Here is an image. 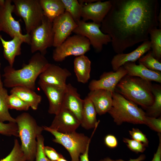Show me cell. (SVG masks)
I'll return each instance as SVG.
<instances>
[{
  "label": "cell",
  "mask_w": 161,
  "mask_h": 161,
  "mask_svg": "<svg viewBox=\"0 0 161 161\" xmlns=\"http://www.w3.org/2000/svg\"><path fill=\"white\" fill-rule=\"evenodd\" d=\"M112 5L101 24L100 30L111 38L117 54L148 41L150 31L157 28V0H111Z\"/></svg>",
  "instance_id": "6da1fadb"
},
{
  "label": "cell",
  "mask_w": 161,
  "mask_h": 161,
  "mask_svg": "<svg viewBox=\"0 0 161 161\" xmlns=\"http://www.w3.org/2000/svg\"><path fill=\"white\" fill-rule=\"evenodd\" d=\"M49 64L44 56L38 52L32 56L28 64H24L20 69L7 66L2 75L3 85L8 88L24 87L35 91L36 79Z\"/></svg>",
  "instance_id": "7a4b0ae2"
},
{
  "label": "cell",
  "mask_w": 161,
  "mask_h": 161,
  "mask_svg": "<svg viewBox=\"0 0 161 161\" xmlns=\"http://www.w3.org/2000/svg\"><path fill=\"white\" fill-rule=\"evenodd\" d=\"M151 82L126 75L117 85L115 92L146 109L154 102Z\"/></svg>",
  "instance_id": "3957f363"
},
{
  "label": "cell",
  "mask_w": 161,
  "mask_h": 161,
  "mask_svg": "<svg viewBox=\"0 0 161 161\" xmlns=\"http://www.w3.org/2000/svg\"><path fill=\"white\" fill-rule=\"evenodd\" d=\"M15 119L21 148L26 161H34L37 149V138L44 130L29 113L23 112Z\"/></svg>",
  "instance_id": "277c9868"
},
{
  "label": "cell",
  "mask_w": 161,
  "mask_h": 161,
  "mask_svg": "<svg viewBox=\"0 0 161 161\" xmlns=\"http://www.w3.org/2000/svg\"><path fill=\"white\" fill-rule=\"evenodd\" d=\"M112 106L108 112L117 125L124 122L145 124L147 116L137 104L114 92Z\"/></svg>",
  "instance_id": "5b68a950"
},
{
  "label": "cell",
  "mask_w": 161,
  "mask_h": 161,
  "mask_svg": "<svg viewBox=\"0 0 161 161\" xmlns=\"http://www.w3.org/2000/svg\"><path fill=\"white\" fill-rule=\"evenodd\" d=\"M98 124L94 128L90 138L83 133L76 131L69 134H63L52 129L49 127L42 126L44 129L51 133L54 137L52 141L62 145L70 156L71 161H80V155L85 151Z\"/></svg>",
  "instance_id": "8992f818"
},
{
  "label": "cell",
  "mask_w": 161,
  "mask_h": 161,
  "mask_svg": "<svg viewBox=\"0 0 161 161\" xmlns=\"http://www.w3.org/2000/svg\"><path fill=\"white\" fill-rule=\"evenodd\" d=\"M13 12L23 20L26 33L40 25L44 18L39 0H13Z\"/></svg>",
  "instance_id": "52a82bcc"
},
{
  "label": "cell",
  "mask_w": 161,
  "mask_h": 161,
  "mask_svg": "<svg viewBox=\"0 0 161 161\" xmlns=\"http://www.w3.org/2000/svg\"><path fill=\"white\" fill-rule=\"evenodd\" d=\"M89 40L82 35L75 34L68 37L60 45L55 47L52 53L54 60L61 62L70 55H84L90 49Z\"/></svg>",
  "instance_id": "ba28073f"
},
{
  "label": "cell",
  "mask_w": 161,
  "mask_h": 161,
  "mask_svg": "<svg viewBox=\"0 0 161 161\" xmlns=\"http://www.w3.org/2000/svg\"><path fill=\"white\" fill-rule=\"evenodd\" d=\"M31 51L36 52L44 56L49 47L53 46L54 33L52 22L44 16L41 24L30 32Z\"/></svg>",
  "instance_id": "9c48e42d"
},
{
  "label": "cell",
  "mask_w": 161,
  "mask_h": 161,
  "mask_svg": "<svg viewBox=\"0 0 161 161\" xmlns=\"http://www.w3.org/2000/svg\"><path fill=\"white\" fill-rule=\"evenodd\" d=\"M77 24V27L73 32L87 38L96 52H100L103 45L111 42L110 36L101 30L100 25L92 22H86L81 20Z\"/></svg>",
  "instance_id": "30bf717a"
},
{
  "label": "cell",
  "mask_w": 161,
  "mask_h": 161,
  "mask_svg": "<svg viewBox=\"0 0 161 161\" xmlns=\"http://www.w3.org/2000/svg\"><path fill=\"white\" fill-rule=\"evenodd\" d=\"M12 0H6L4 4L0 6V20L2 31L6 33L12 38L18 37L24 41V43L30 44V34H22L19 21L13 17L14 6L12 4Z\"/></svg>",
  "instance_id": "8fae6325"
},
{
  "label": "cell",
  "mask_w": 161,
  "mask_h": 161,
  "mask_svg": "<svg viewBox=\"0 0 161 161\" xmlns=\"http://www.w3.org/2000/svg\"><path fill=\"white\" fill-rule=\"evenodd\" d=\"M77 26V23L66 11L55 18L52 22L54 33L53 47H56L61 44L69 37Z\"/></svg>",
  "instance_id": "7c38bea8"
},
{
  "label": "cell",
  "mask_w": 161,
  "mask_h": 161,
  "mask_svg": "<svg viewBox=\"0 0 161 161\" xmlns=\"http://www.w3.org/2000/svg\"><path fill=\"white\" fill-rule=\"evenodd\" d=\"M127 75V72L123 66L115 71L105 72L99 79L92 80L90 81L89 88L90 91L101 89L113 92L118 83Z\"/></svg>",
  "instance_id": "4fadbf2b"
},
{
  "label": "cell",
  "mask_w": 161,
  "mask_h": 161,
  "mask_svg": "<svg viewBox=\"0 0 161 161\" xmlns=\"http://www.w3.org/2000/svg\"><path fill=\"white\" fill-rule=\"evenodd\" d=\"M80 125V121L72 112L62 108L49 127L61 133L69 134L76 131Z\"/></svg>",
  "instance_id": "5bb4252c"
},
{
  "label": "cell",
  "mask_w": 161,
  "mask_h": 161,
  "mask_svg": "<svg viewBox=\"0 0 161 161\" xmlns=\"http://www.w3.org/2000/svg\"><path fill=\"white\" fill-rule=\"evenodd\" d=\"M111 5V0L104 1L98 0L84 5L82 9V20L86 21L90 20L92 22L101 25Z\"/></svg>",
  "instance_id": "9a60e30c"
},
{
  "label": "cell",
  "mask_w": 161,
  "mask_h": 161,
  "mask_svg": "<svg viewBox=\"0 0 161 161\" xmlns=\"http://www.w3.org/2000/svg\"><path fill=\"white\" fill-rule=\"evenodd\" d=\"M71 75L66 69L49 63L39 75V80L46 84L65 88L66 79Z\"/></svg>",
  "instance_id": "2e32d148"
},
{
  "label": "cell",
  "mask_w": 161,
  "mask_h": 161,
  "mask_svg": "<svg viewBox=\"0 0 161 161\" xmlns=\"http://www.w3.org/2000/svg\"><path fill=\"white\" fill-rule=\"evenodd\" d=\"M38 83L48 99V113L56 114L63 107L66 87L63 88L48 84L39 80Z\"/></svg>",
  "instance_id": "e0dca14e"
},
{
  "label": "cell",
  "mask_w": 161,
  "mask_h": 161,
  "mask_svg": "<svg viewBox=\"0 0 161 161\" xmlns=\"http://www.w3.org/2000/svg\"><path fill=\"white\" fill-rule=\"evenodd\" d=\"M151 49L150 42L148 40L143 42L134 50L130 53L117 54L113 57L111 61L113 71H116L126 63L135 62Z\"/></svg>",
  "instance_id": "ac0fdd59"
},
{
  "label": "cell",
  "mask_w": 161,
  "mask_h": 161,
  "mask_svg": "<svg viewBox=\"0 0 161 161\" xmlns=\"http://www.w3.org/2000/svg\"><path fill=\"white\" fill-rule=\"evenodd\" d=\"M84 100L80 98L76 88L70 83L67 84L62 108L72 112L81 122Z\"/></svg>",
  "instance_id": "d6986e66"
},
{
  "label": "cell",
  "mask_w": 161,
  "mask_h": 161,
  "mask_svg": "<svg viewBox=\"0 0 161 161\" xmlns=\"http://www.w3.org/2000/svg\"><path fill=\"white\" fill-rule=\"evenodd\" d=\"M113 93L104 89L90 91L87 97L93 103L97 113L101 115L108 112L112 104Z\"/></svg>",
  "instance_id": "ffe728a7"
},
{
  "label": "cell",
  "mask_w": 161,
  "mask_h": 161,
  "mask_svg": "<svg viewBox=\"0 0 161 161\" xmlns=\"http://www.w3.org/2000/svg\"><path fill=\"white\" fill-rule=\"evenodd\" d=\"M123 66L128 75L139 77L151 82L161 83V72L151 70L140 64H136L135 62H127Z\"/></svg>",
  "instance_id": "44dd1931"
},
{
  "label": "cell",
  "mask_w": 161,
  "mask_h": 161,
  "mask_svg": "<svg viewBox=\"0 0 161 161\" xmlns=\"http://www.w3.org/2000/svg\"><path fill=\"white\" fill-rule=\"evenodd\" d=\"M0 40L3 48V54L5 59L8 61L9 65L13 67L16 56L21 54V45L24 42L20 38L15 36L10 41L4 40L0 36Z\"/></svg>",
  "instance_id": "7402d4cb"
},
{
  "label": "cell",
  "mask_w": 161,
  "mask_h": 161,
  "mask_svg": "<svg viewBox=\"0 0 161 161\" xmlns=\"http://www.w3.org/2000/svg\"><path fill=\"white\" fill-rule=\"evenodd\" d=\"M10 93L17 95L33 110L37 109L42 100L41 96L34 91L24 87L17 86L13 87Z\"/></svg>",
  "instance_id": "603a6c76"
},
{
  "label": "cell",
  "mask_w": 161,
  "mask_h": 161,
  "mask_svg": "<svg viewBox=\"0 0 161 161\" xmlns=\"http://www.w3.org/2000/svg\"><path fill=\"white\" fill-rule=\"evenodd\" d=\"M91 61L84 55L76 57L74 61V71L78 82L85 83L90 77Z\"/></svg>",
  "instance_id": "cb8c5ba5"
},
{
  "label": "cell",
  "mask_w": 161,
  "mask_h": 161,
  "mask_svg": "<svg viewBox=\"0 0 161 161\" xmlns=\"http://www.w3.org/2000/svg\"><path fill=\"white\" fill-rule=\"evenodd\" d=\"M95 108L91 100L87 97L84 99V103L80 125L86 129L95 128L99 123L97 121Z\"/></svg>",
  "instance_id": "d4e9b609"
},
{
  "label": "cell",
  "mask_w": 161,
  "mask_h": 161,
  "mask_svg": "<svg viewBox=\"0 0 161 161\" xmlns=\"http://www.w3.org/2000/svg\"><path fill=\"white\" fill-rule=\"evenodd\" d=\"M44 15L52 22L64 13L65 8L61 0H39Z\"/></svg>",
  "instance_id": "484cf974"
},
{
  "label": "cell",
  "mask_w": 161,
  "mask_h": 161,
  "mask_svg": "<svg viewBox=\"0 0 161 161\" xmlns=\"http://www.w3.org/2000/svg\"><path fill=\"white\" fill-rule=\"evenodd\" d=\"M152 91L154 97L152 104L146 109V115L147 116L157 118L161 113V86L153 84Z\"/></svg>",
  "instance_id": "4316f807"
},
{
  "label": "cell",
  "mask_w": 161,
  "mask_h": 161,
  "mask_svg": "<svg viewBox=\"0 0 161 161\" xmlns=\"http://www.w3.org/2000/svg\"><path fill=\"white\" fill-rule=\"evenodd\" d=\"M151 48L153 56L159 61L161 58V29L155 28L150 32Z\"/></svg>",
  "instance_id": "83f0119b"
},
{
  "label": "cell",
  "mask_w": 161,
  "mask_h": 161,
  "mask_svg": "<svg viewBox=\"0 0 161 161\" xmlns=\"http://www.w3.org/2000/svg\"><path fill=\"white\" fill-rule=\"evenodd\" d=\"M8 95L7 89L0 86V122H16L15 119L10 114L7 104L6 99Z\"/></svg>",
  "instance_id": "f1b7e54d"
},
{
  "label": "cell",
  "mask_w": 161,
  "mask_h": 161,
  "mask_svg": "<svg viewBox=\"0 0 161 161\" xmlns=\"http://www.w3.org/2000/svg\"><path fill=\"white\" fill-rule=\"evenodd\" d=\"M65 11L68 13L77 23L80 20L83 6L77 0H61Z\"/></svg>",
  "instance_id": "f546056e"
},
{
  "label": "cell",
  "mask_w": 161,
  "mask_h": 161,
  "mask_svg": "<svg viewBox=\"0 0 161 161\" xmlns=\"http://www.w3.org/2000/svg\"><path fill=\"white\" fill-rule=\"evenodd\" d=\"M140 64L151 70L161 72V63L153 56L151 50H149L145 55H143L138 60Z\"/></svg>",
  "instance_id": "4dcf8cb0"
},
{
  "label": "cell",
  "mask_w": 161,
  "mask_h": 161,
  "mask_svg": "<svg viewBox=\"0 0 161 161\" xmlns=\"http://www.w3.org/2000/svg\"><path fill=\"white\" fill-rule=\"evenodd\" d=\"M6 102L8 109L18 111L28 110L30 107L29 105L17 95L10 94L7 96Z\"/></svg>",
  "instance_id": "1f68e13d"
},
{
  "label": "cell",
  "mask_w": 161,
  "mask_h": 161,
  "mask_svg": "<svg viewBox=\"0 0 161 161\" xmlns=\"http://www.w3.org/2000/svg\"><path fill=\"white\" fill-rule=\"evenodd\" d=\"M0 161H26L21 145L17 139L14 140V145L11 152Z\"/></svg>",
  "instance_id": "d6a6232c"
},
{
  "label": "cell",
  "mask_w": 161,
  "mask_h": 161,
  "mask_svg": "<svg viewBox=\"0 0 161 161\" xmlns=\"http://www.w3.org/2000/svg\"><path fill=\"white\" fill-rule=\"evenodd\" d=\"M0 134L8 136L18 137L17 123L16 122L5 123L0 122Z\"/></svg>",
  "instance_id": "836d02e7"
},
{
  "label": "cell",
  "mask_w": 161,
  "mask_h": 161,
  "mask_svg": "<svg viewBox=\"0 0 161 161\" xmlns=\"http://www.w3.org/2000/svg\"><path fill=\"white\" fill-rule=\"evenodd\" d=\"M37 149L35 156V161H52L45 155L44 151V138L40 134L37 138Z\"/></svg>",
  "instance_id": "e575fe53"
},
{
  "label": "cell",
  "mask_w": 161,
  "mask_h": 161,
  "mask_svg": "<svg viewBox=\"0 0 161 161\" xmlns=\"http://www.w3.org/2000/svg\"><path fill=\"white\" fill-rule=\"evenodd\" d=\"M123 141L131 150L136 153H143L146 149L143 144L134 139L124 138Z\"/></svg>",
  "instance_id": "d590c367"
},
{
  "label": "cell",
  "mask_w": 161,
  "mask_h": 161,
  "mask_svg": "<svg viewBox=\"0 0 161 161\" xmlns=\"http://www.w3.org/2000/svg\"><path fill=\"white\" fill-rule=\"evenodd\" d=\"M129 132L133 139L140 142L143 144L145 146H148V141L146 135L139 129L133 128Z\"/></svg>",
  "instance_id": "8d00e7d4"
},
{
  "label": "cell",
  "mask_w": 161,
  "mask_h": 161,
  "mask_svg": "<svg viewBox=\"0 0 161 161\" xmlns=\"http://www.w3.org/2000/svg\"><path fill=\"white\" fill-rule=\"evenodd\" d=\"M145 125L151 129L158 132V133H161V117L157 118L147 116Z\"/></svg>",
  "instance_id": "74e56055"
},
{
  "label": "cell",
  "mask_w": 161,
  "mask_h": 161,
  "mask_svg": "<svg viewBox=\"0 0 161 161\" xmlns=\"http://www.w3.org/2000/svg\"><path fill=\"white\" fill-rule=\"evenodd\" d=\"M44 151L46 156L52 161H57L59 158L63 157L54 148L50 146H44Z\"/></svg>",
  "instance_id": "f35d334b"
},
{
  "label": "cell",
  "mask_w": 161,
  "mask_h": 161,
  "mask_svg": "<svg viewBox=\"0 0 161 161\" xmlns=\"http://www.w3.org/2000/svg\"><path fill=\"white\" fill-rule=\"evenodd\" d=\"M104 140L105 144L109 148H114L117 145V140L115 136L113 135H107L105 137Z\"/></svg>",
  "instance_id": "ab89813d"
},
{
  "label": "cell",
  "mask_w": 161,
  "mask_h": 161,
  "mask_svg": "<svg viewBox=\"0 0 161 161\" xmlns=\"http://www.w3.org/2000/svg\"><path fill=\"white\" fill-rule=\"evenodd\" d=\"M145 154H142L140 155L137 158L133 159H130L128 161H125L121 159L113 160L109 157H107L100 160L99 161H143L145 160Z\"/></svg>",
  "instance_id": "60d3db41"
},
{
  "label": "cell",
  "mask_w": 161,
  "mask_h": 161,
  "mask_svg": "<svg viewBox=\"0 0 161 161\" xmlns=\"http://www.w3.org/2000/svg\"><path fill=\"white\" fill-rule=\"evenodd\" d=\"M159 143L156 152L154 154V157L151 161H161V135L158 133Z\"/></svg>",
  "instance_id": "b9f144b4"
},
{
  "label": "cell",
  "mask_w": 161,
  "mask_h": 161,
  "mask_svg": "<svg viewBox=\"0 0 161 161\" xmlns=\"http://www.w3.org/2000/svg\"><path fill=\"white\" fill-rule=\"evenodd\" d=\"M89 144L90 143L88 144L84 153L80 155L79 157L80 161H89L88 153Z\"/></svg>",
  "instance_id": "7bdbcfd3"
},
{
  "label": "cell",
  "mask_w": 161,
  "mask_h": 161,
  "mask_svg": "<svg viewBox=\"0 0 161 161\" xmlns=\"http://www.w3.org/2000/svg\"><path fill=\"white\" fill-rule=\"evenodd\" d=\"M57 161H68L66 160L64 157H61L59 158Z\"/></svg>",
  "instance_id": "ee69618b"
},
{
  "label": "cell",
  "mask_w": 161,
  "mask_h": 161,
  "mask_svg": "<svg viewBox=\"0 0 161 161\" xmlns=\"http://www.w3.org/2000/svg\"><path fill=\"white\" fill-rule=\"evenodd\" d=\"M1 68V63L0 62V69ZM0 85L1 86H3V82L2 81L1 78V72H0Z\"/></svg>",
  "instance_id": "f6af8a7d"
},
{
  "label": "cell",
  "mask_w": 161,
  "mask_h": 161,
  "mask_svg": "<svg viewBox=\"0 0 161 161\" xmlns=\"http://www.w3.org/2000/svg\"><path fill=\"white\" fill-rule=\"evenodd\" d=\"M5 0H0V6H2L5 3Z\"/></svg>",
  "instance_id": "bcb514c9"
},
{
  "label": "cell",
  "mask_w": 161,
  "mask_h": 161,
  "mask_svg": "<svg viewBox=\"0 0 161 161\" xmlns=\"http://www.w3.org/2000/svg\"><path fill=\"white\" fill-rule=\"evenodd\" d=\"M1 31H2V28H1V21H0V32ZM1 35L0 34V36Z\"/></svg>",
  "instance_id": "7dc6e473"
},
{
  "label": "cell",
  "mask_w": 161,
  "mask_h": 161,
  "mask_svg": "<svg viewBox=\"0 0 161 161\" xmlns=\"http://www.w3.org/2000/svg\"><path fill=\"white\" fill-rule=\"evenodd\" d=\"M0 86H1L0 85Z\"/></svg>",
  "instance_id": "c3c4849f"
}]
</instances>
